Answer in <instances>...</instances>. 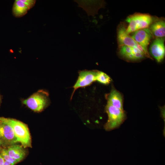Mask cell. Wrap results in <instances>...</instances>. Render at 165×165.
<instances>
[{"label": "cell", "instance_id": "4", "mask_svg": "<svg viewBox=\"0 0 165 165\" xmlns=\"http://www.w3.org/2000/svg\"><path fill=\"white\" fill-rule=\"evenodd\" d=\"M105 110L108 116L104 126L106 130L110 131L117 128L124 121L126 116L123 110L116 108L108 103Z\"/></svg>", "mask_w": 165, "mask_h": 165}, {"label": "cell", "instance_id": "12", "mask_svg": "<svg viewBox=\"0 0 165 165\" xmlns=\"http://www.w3.org/2000/svg\"><path fill=\"white\" fill-rule=\"evenodd\" d=\"M79 6L82 8L87 13L88 15L94 16L97 14L99 6H97L99 1L93 0H75Z\"/></svg>", "mask_w": 165, "mask_h": 165}, {"label": "cell", "instance_id": "3", "mask_svg": "<svg viewBox=\"0 0 165 165\" xmlns=\"http://www.w3.org/2000/svg\"><path fill=\"white\" fill-rule=\"evenodd\" d=\"M49 100L48 93L43 90H40L24 100L22 102L31 110L39 112L46 106Z\"/></svg>", "mask_w": 165, "mask_h": 165}, {"label": "cell", "instance_id": "1", "mask_svg": "<svg viewBox=\"0 0 165 165\" xmlns=\"http://www.w3.org/2000/svg\"><path fill=\"white\" fill-rule=\"evenodd\" d=\"M0 121L12 127L18 142L24 148L31 147V136L27 125L16 119L4 117H0Z\"/></svg>", "mask_w": 165, "mask_h": 165}, {"label": "cell", "instance_id": "9", "mask_svg": "<svg viewBox=\"0 0 165 165\" xmlns=\"http://www.w3.org/2000/svg\"><path fill=\"white\" fill-rule=\"evenodd\" d=\"M119 47L120 54L127 59L134 60H138L146 57L142 49L125 46Z\"/></svg>", "mask_w": 165, "mask_h": 165}, {"label": "cell", "instance_id": "6", "mask_svg": "<svg viewBox=\"0 0 165 165\" xmlns=\"http://www.w3.org/2000/svg\"><path fill=\"white\" fill-rule=\"evenodd\" d=\"M0 138L4 146L13 145L18 142L12 127L9 125L0 121Z\"/></svg>", "mask_w": 165, "mask_h": 165}, {"label": "cell", "instance_id": "10", "mask_svg": "<svg viewBox=\"0 0 165 165\" xmlns=\"http://www.w3.org/2000/svg\"><path fill=\"white\" fill-rule=\"evenodd\" d=\"M164 38H156L150 46V51L152 56L158 62L163 59L165 54Z\"/></svg>", "mask_w": 165, "mask_h": 165}, {"label": "cell", "instance_id": "21", "mask_svg": "<svg viewBox=\"0 0 165 165\" xmlns=\"http://www.w3.org/2000/svg\"><path fill=\"white\" fill-rule=\"evenodd\" d=\"M5 147L3 143L0 138V147Z\"/></svg>", "mask_w": 165, "mask_h": 165}, {"label": "cell", "instance_id": "2", "mask_svg": "<svg viewBox=\"0 0 165 165\" xmlns=\"http://www.w3.org/2000/svg\"><path fill=\"white\" fill-rule=\"evenodd\" d=\"M126 21L128 23L126 32L129 34L140 29L148 28L152 23L153 18L148 14L137 13L127 17Z\"/></svg>", "mask_w": 165, "mask_h": 165}, {"label": "cell", "instance_id": "15", "mask_svg": "<svg viewBox=\"0 0 165 165\" xmlns=\"http://www.w3.org/2000/svg\"><path fill=\"white\" fill-rule=\"evenodd\" d=\"M29 10L27 6L21 0H16L12 8L13 15L16 17H20L25 15Z\"/></svg>", "mask_w": 165, "mask_h": 165}, {"label": "cell", "instance_id": "19", "mask_svg": "<svg viewBox=\"0 0 165 165\" xmlns=\"http://www.w3.org/2000/svg\"><path fill=\"white\" fill-rule=\"evenodd\" d=\"M5 161L4 159L0 156V165H3Z\"/></svg>", "mask_w": 165, "mask_h": 165}, {"label": "cell", "instance_id": "18", "mask_svg": "<svg viewBox=\"0 0 165 165\" xmlns=\"http://www.w3.org/2000/svg\"><path fill=\"white\" fill-rule=\"evenodd\" d=\"M28 8L29 9L33 7L36 2L35 0H21Z\"/></svg>", "mask_w": 165, "mask_h": 165}, {"label": "cell", "instance_id": "20", "mask_svg": "<svg viewBox=\"0 0 165 165\" xmlns=\"http://www.w3.org/2000/svg\"><path fill=\"white\" fill-rule=\"evenodd\" d=\"M3 165H13L11 163L7 161H5Z\"/></svg>", "mask_w": 165, "mask_h": 165}, {"label": "cell", "instance_id": "22", "mask_svg": "<svg viewBox=\"0 0 165 165\" xmlns=\"http://www.w3.org/2000/svg\"><path fill=\"white\" fill-rule=\"evenodd\" d=\"M0 100H1V97H0Z\"/></svg>", "mask_w": 165, "mask_h": 165}, {"label": "cell", "instance_id": "13", "mask_svg": "<svg viewBox=\"0 0 165 165\" xmlns=\"http://www.w3.org/2000/svg\"><path fill=\"white\" fill-rule=\"evenodd\" d=\"M107 103L116 108L123 110L122 96L115 89H112L108 97Z\"/></svg>", "mask_w": 165, "mask_h": 165}, {"label": "cell", "instance_id": "8", "mask_svg": "<svg viewBox=\"0 0 165 165\" xmlns=\"http://www.w3.org/2000/svg\"><path fill=\"white\" fill-rule=\"evenodd\" d=\"M98 72L96 70L80 71L78 79L73 87V93L78 88L88 86L96 81Z\"/></svg>", "mask_w": 165, "mask_h": 165}, {"label": "cell", "instance_id": "5", "mask_svg": "<svg viewBox=\"0 0 165 165\" xmlns=\"http://www.w3.org/2000/svg\"><path fill=\"white\" fill-rule=\"evenodd\" d=\"M131 36L141 47L146 56L151 58L148 48L153 35L150 29L147 28L138 30L133 32Z\"/></svg>", "mask_w": 165, "mask_h": 165}, {"label": "cell", "instance_id": "7", "mask_svg": "<svg viewBox=\"0 0 165 165\" xmlns=\"http://www.w3.org/2000/svg\"><path fill=\"white\" fill-rule=\"evenodd\" d=\"M117 40L119 47L125 46L142 49L132 37L127 33L126 28L123 24H121L118 28Z\"/></svg>", "mask_w": 165, "mask_h": 165}, {"label": "cell", "instance_id": "16", "mask_svg": "<svg viewBox=\"0 0 165 165\" xmlns=\"http://www.w3.org/2000/svg\"><path fill=\"white\" fill-rule=\"evenodd\" d=\"M0 156L4 159L5 161L9 162L13 165H15L19 162L9 156L6 147H0Z\"/></svg>", "mask_w": 165, "mask_h": 165}, {"label": "cell", "instance_id": "17", "mask_svg": "<svg viewBox=\"0 0 165 165\" xmlns=\"http://www.w3.org/2000/svg\"><path fill=\"white\" fill-rule=\"evenodd\" d=\"M96 80L103 84H107L110 82L111 79L109 76L105 73L98 71Z\"/></svg>", "mask_w": 165, "mask_h": 165}, {"label": "cell", "instance_id": "11", "mask_svg": "<svg viewBox=\"0 0 165 165\" xmlns=\"http://www.w3.org/2000/svg\"><path fill=\"white\" fill-rule=\"evenodd\" d=\"M6 148L9 156L19 162L22 160L26 156V151L21 145L14 144L8 146Z\"/></svg>", "mask_w": 165, "mask_h": 165}, {"label": "cell", "instance_id": "14", "mask_svg": "<svg viewBox=\"0 0 165 165\" xmlns=\"http://www.w3.org/2000/svg\"><path fill=\"white\" fill-rule=\"evenodd\" d=\"M153 35L156 38H164L165 36V22L164 20H159L152 23L150 28Z\"/></svg>", "mask_w": 165, "mask_h": 165}]
</instances>
